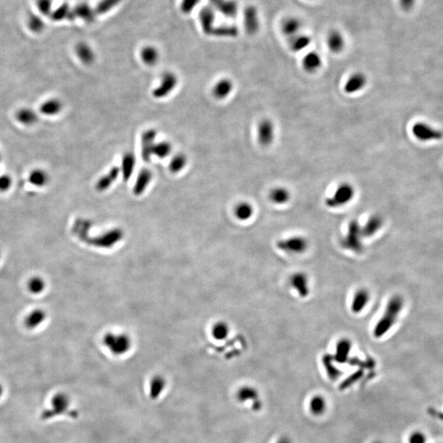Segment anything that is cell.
I'll list each match as a JSON object with an SVG mask.
<instances>
[{
  "label": "cell",
  "instance_id": "cell-1",
  "mask_svg": "<svg viewBox=\"0 0 443 443\" xmlns=\"http://www.w3.org/2000/svg\"><path fill=\"white\" fill-rule=\"evenodd\" d=\"M404 306L405 300L402 296L394 295L389 299L384 314L374 329L373 334L375 338H383L395 326Z\"/></svg>",
  "mask_w": 443,
  "mask_h": 443
},
{
  "label": "cell",
  "instance_id": "cell-2",
  "mask_svg": "<svg viewBox=\"0 0 443 443\" xmlns=\"http://www.w3.org/2000/svg\"><path fill=\"white\" fill-rule=\"evenodd\" d=\"M356 195V190L352 184L348 182L341 183L337 187L333 195L326 198L325 205L330 209H338L349 204Z\"/></svg>",
  "mask_w": 443,
  "mask_h": 443
},
{
  "label": "cell",
  "instance_id": "cell-3",
  "mask_svg": "<svg viewBox=\"0 0 443 443\" xmlns=\"http://www.w3.org/2000/svg\"><path fill=\"white\" fill-rule=\"evenodd\" d=\"M103 343L114 356H123L131 348V338L124 333H106L103 336Z\"/></svg>",
  "mask_w": 443,
  "mask_h": 443
},
{
  "label": "cell",
  "instance_id": "cell-4",
  "mask_svg": "<svg viewBox=\"0 0 443 443\" xmlns=\"http://www.w3.org/2000/svg\"><path fill=\"white\" fill-rule=\"evenodd\" d=\"M51 403H52V408L45 410L42 413L41 419L43 421H47V420L54 418L56 416H61V415H67L72 418L76 417V412L68 410L69 406H70V399H69L68 396L66 395L64 393L56 394L52 399Z\"/></svg>",
  "mask_w": 443,
  "mask_h": 443
},
{
  "label": "cell",
  "instance_id": "cell-5",
  "mask_svg": "<svg viewBox=\"0 0 443 443\" xmlns=\"http://www.w3.org/2000/svg\"><path fill=\"white\" fill-rule=\"evenodd\" d=\"M362 228L358 221L352 219L350 222L347 235L342 240V246L353 252L361 253L363 250Z\"/></svg>",
  "mask_w": 443,
  "mask_h": 443
},
{
  "label": "cell",
  "instance_id": "cell-6",
  "mask_svg": "<svg viewBox=\"0 0 443 443\" xmlns=\"http://www.w3.org/2000/svg\"><path fill=\"white\" fill-rule=\"evenodd\" d=\"M277 247L281 251L288 255H302L309 248V241L306 237L301 236H292L281 239L277 242Z\"/></svg>",
  "mask_w": 443,
  "mask_h": 443
},
{
  "label": "cell",
  "instance_id": "cell-7",
  "mask_svg": "<svg viewBox=\"0 0 443 443\" xmlns=\"http://www.w3.org/2000/svg\"><path fill=\"white\" fill-rule=\"evenodd\" d=\"M236 398L240 403L252 402V409L259 411L263 407V402L260 400V393L257 388L251 385H243L237 389Z\"/></svg>",
  "mask_w": 443,
  "mask_h": 443
},
{
  "label": "cell",
  "instance_id": "cell-8",
  "mask_svg": "<svg viewBox=\"0 0 443 443\" xmlns=\"http://www.w3.org/2000/svg\"><path fill=\"white\" fill-rule=\"evenodd\" d=\"M122 237H123V232L122 230L115 228V229L111 230L109 232L101 235L100 237H95V238H90V237H86L81 240L87 242L88 244L96 246L97 247L110 248V247H113L115 244L118 242L122 238Z\"/></svg>",
  "mask_w": 443,
  "mask_h": 443
},
{
  "label": "cell",
  "instance_id": "cell-9",
  "mask_svg": "<svg viewBox=\"0 0 443 443\" xmlns=\"http://www.w3.org/2000/svg\"><path fill=\"white\" fill-rule=\"evenodd\" d=\"M412 132L415 137L424 142L441 140L443 136L441 131L424 122H418L414 125Z\"/></svg>",
  "mask_w": 443,
  "mask_h": 443
},
{
  "label": "cell",
  "instance_id": "cell-10",
  "mask_svg": "<svg viewBox=\"0 0 443 443\" xmlns=\"http://www.w3.org/2000/svg\"><path fill=\"white\" fill-rule=\"evenodd\" d=\"M258 141L262 146L267 147L273 144L275 138V127L273 121L269 118H264L258 125Z\"/></svg>",
  "mask_w": 443,
  "mask_h": 443
},
{
  "label": "cell",
  "instance_id": "cell-11",
  "mask_svg": "<svg viewBox=\"0 0 443 443\" xmlns=\"http://www.w3.org/2000/svg\"><path fill=\"white\" fill-rule=\"evenodd\" d=\"M177 85V77L174 73L168 71L163 74L160 84L153 90V96L156 99H163L168 96Z\"/></svg>",
  "mask_w": 443,
  "mask_h": 443
},
{
  "label": "cell",
  "instance_id": "cell-12",
  "mask_svg": "<svg viewBox=\"0 0 443 443\" xmlns=\"http://www.w3.org/2000/svg\"><path fill=\"white\" fill-rule=\"evenodd\" d=\"M290 285L301 298H306L310 293V280L304 272H296L290 278Z\"/></svg>",
  "mask_w": 443,
  "mask_h": 443
},
{
  "label": "cell",
  "instance_id": "cell-13",
  "mask_svg": "<svg viewBox=\"0 0 443 443\" xmlns=\"http://www.w3.org/2000/svg\"><path fill=\"white\" fill-rule=\"evenodd\" d=\"M244 25L246 32L250 34H256L260 29V14L254 5H249L244 10Z\"/></svg>",
  "mask_w": 443,
  "mask_h": 443
},
{
  "label": "cell",
  "instance_id": "cell-14",
  "mask_svg": "<svg viewBox=\"0 0 443 443\" xmlns=\"http://www.w3.org/2000/svg\"><path fill=\"white\" fill-rule=\"evenodd\" d=\"M367 85V76L361 71H356L352 74L345 83V93L347 94H354L361 91Z\"/></svg>",
  "mask_w": 443,
  "mask_h": 443
},
{
  "label": "cell",
  "instance_id": "cell-15",
  "mask_svg": "<svg viewBox=\"0 0 443 443\" xmlns=\"http://www.w3.org/2000/svg\"><path fill=\"white\" fill-rule=\"evenodd\" d=\"M157 132L154 129L145 131L141 136V157L145 162H149L153 156V149L155 145Z\"/></svg>",
  "mask_w": 443,
  "mask_h": 443
},
{
  "label": "cell",
  "instance_id": "cell-16",
  "mask_svg": "<svg viewBox=\"0 0 443 443\" xmlns=\"http://www.w3.org/2000/svg\"><path fill=\"white\" fill-rule=\"evenodd\" d=\"M371 299L370 291L366 288H360L356 291L352 298L351 310L353 314L359 315L367 307Z\"/></svg>",
  "mask_w": 443,
  "mask_h": 443
},
{
  "label": "cell",
  "instance_id": "cell-17",
  "mask_svg": "<svg viewBox=\"0 0 443 443\" xmlns=\"http://www.w3.org/2000/svg\"><path fill=\"white\" fill-rule=\"evenodd\" d=\"M167 387V380L160 375L152 377L149 384V398L152 401H156L164 393Z\"/></svg>",
  "mask_w": 443,
  "mask_h": 443
},
{
  "label": "cell",
  "instance_id": "cell-18",
  "mask_svg": "<svg viewBox=\"0 0 443 443\" xmlns=\"http://www.w3.org/2000/svg\"><path fill=\"white\" fill-rule=\"evenodd\" d=\"M72 12L75 20L77 18L81 19L87 23L94 22L97 16L94 8L86 2H80L76 4L75 7H72Z\"/></svg>",
  "mask_w": 443,
  "mask_h": 443
},
{
  "label": "cell",
  "instance_id": "cell-19",
  "mask_svg": "<svg viewBox=\"0 0 443 443\" xmlns=\"http://www.w3.org/2000/svg\"><path fill=\"white\" fill-rule=\"evenodd\" d=\"M199 18H200V25L202 27L203 32L208 35L212 34L214 28V21H215L214 8L212 7H203L199 14Z\"/></svg>",
  "mask_w": 443,
  "mask_h": 443
},
{
  "label": "cell",
  "instance_id": "cell-20",
  "mask_svg": "<svg viewBox=\"0 0 443 443\" xmlns=\"http://www.w3.org/2000/svg\"><path fill=\"white\" fill-rule=\"evenodd\" d=\"M384 226V218L379 214H373L368 218L362 228L364 237H372Z\"/></svg>",
  "mask_w": 443,
  "mask_h": 443
},
{
  "label": "cell",
  "instance_id": "cell-21",
  "mask_svg": "<svg viewBox=\"0 0 443 443\" xmlns=\"http://www.w3.org/2000/svg\"><path fill=\"white\" fill-rule=\"evenodd\" d=\"M328 401L324 396L321 394H315L310 398L309 402V410L310 413L315 417L324 416L328 411Z\"/></svg>",
  "mask_w": 443,
  "mask_h": 443
},
{
  "label": "cell",
  "instance_id": "cell-22",
  "mask_svg": "<svg viewBox=\"0 0 443 443\" xmlns=\"http://www.w3.org/2000/svg\"><path fill=\"white\" fill-rule=\"evenodd\" d=\"M120 173H121V171H120L119 167L114 166L113 168H111L110 170L98 180V182L95 185L97 191L102 192V191H107L108 188H110V186L117 179Z\"/></svg>",
  "mask_w": 443,
  "mask_h": 443
},
{
  "label": "cell",
  "instance_id": "cell-23",
  "mask_svg": "<svg viewBox=\"0 0 443 443\" xmlns=\"http://www.w3.org/2000/svg\"><path fill=\"white\" fill-rule=\"evenodd\" d=\"M352 347V342L348 338H342L338 341L336 347L335 355L333 356L334 361L337 363H346L349 357Z\"/></svg>",
  "mask_w": 443,
  "mask_h": 443
},
{
  "label": "cell",
  "instance_id": "cell-24",
  "mask_svg": "<svg viewBox=\"0 0 443 443\" xmlns=\"http://www.w3.org/2000/svg\"><path fill=\"white\" fill-rule=\"evenodd\" d=\"M76 56L78 57L80 62L83 64L91 65L95 60V53H94L93 48L90 47V44H88L85 42H79L76 44Z\"/></svg>",
  "mask_w": 443,
  "mask_h": 443
},
{
  "label": "cell",
  "instance_id": "cell-25",
  "mask_svg": "<svg viewBox=\"0 0 443 443\" xmlns=\"http://www.w3.org/2000/svg\"><path fill=\"white\" fill-rule=\"evenodd\" d=\"M302 66L305 71L309 73H314L321 67V56L315 51H310L303 57Z\"/></svg>",
  "mask_w": 443,
  "mask_h": 443
},
{
  "label": "cell",
  "instance_id": "cell-26",
  "mask_svg": "<svg viewBox=\"0 0 443 443\" xmlns=\"http://www.w3.org/2000/svg\"><path fill=\"white\" fill-rule=\"evenodd\" d=\"M327 44L331 52L334 53H341L346 45L343 34L338 30H332L327 38Z\"/></svg>",
  "mask_w": 443,
  "mask_h": 443
},
{
  "label": "cell",
  "instance_id": "cell-27",
  "mask_svg": "<svg viewBox=\"0 0 443 443\" xmlns=\"http://www.w3.org/2000/svg\"><path fill=\"white\" fill-rule=\"evenodd\" d=\"M135 167H136V157L133 153L127 152L122 157V164L120 168L122 178L125 182H127L131 178L135 170Z\"/></svg>",
  "mask_w": 443,
  "mask_h": 443
},
{
  "label": "cell",
  "instance_id": "cell-28",
  "mask_svg": "<svg viewBox=\"0 0 443 443\" xmlns=\"http://www.w3.org/2000/svg\"><path fill=\"white\" fill-rule=\"evenodd\" d=\"M45 319V311L41 309H35L26 315L24 319V325L29 330H32L40 326Z\"/></svg>",
  "mask_w": 443,
  "mask_h": 443
},
{
  "label": "cell",
  "instance_id": "cell-29",
  "mask_svg": "<svg viewBox=\"0 0 443 443\" xmlns=\"http://www.w3.org/2000/svg\"><path fill=\"white\" fill-rule=\"evenodd\" d=\"M269 200L277 205H286L291 200V192L284 186H276L269 193Z\"/></svg>",
  "mask_w": 443,
  "mask_h": 443
},
{
  "label": "cell",
  "instance_id": "cell-30",
  "mask_svg": "<svg viewBox=\"0 0 443 443\" xmlns=\"http://www.w3.org/2000/svg\"><path fill=\"white\" fill-rule=\"evenodd\" d=\"M153 174L148 169H143L138 174L136 182L134 184L133 193L136 195H141L147 189L149 183L151 182Z\"/></svg>",
  "mask_w": 443,
  "mask_h": 443
},
{
  "label": "cell",
  "instance_id": "cell-31",
  "mask_svg": "<svg viewBox=\"0 0 443 443\" xmlns=\"http://www.w3.org/2000/svg\"><path fill=\"white\" fill-rule=\"evenodd\" d=\"M233 90V83L230 79L223 78L218 80L213 88V94L218 99H224L229 96Z\"/></svg>",
  "mask_w": 443,
  "mask_h": 443
},
{
  "label": "cell",
  "instance_id": "cell-32",
  "mask_svg": "<svg viewBox=\"0 0 443 443\" xmlns=\"http://www.w3.org/2000/svg\"><path fill=\"white\" fill-rule=\"evenodd\" d=\"M49 17L53 21H62L64 20L75 21L73 12H72V7H71V6L67 2H63L56 9L53 10Z\"/></svg>",
  "mask_w": 443,
  "mask_h": 443
},
{
  "label": "cell",
  "instance_id": "cell-33",
  "mask_svg": "<svg viewBox=\"0 0 443 443\" xmlns=\"http://www.w3.org/2000/svg\"><path fill=\"white\" fill-rule=\"evenodd\" d=\"M302 24L300 19L295 16H291L285 19L282 24V31L286 36L290 37L292 39V37L296 36L299 34L300 30H301Z\"/></svg>",
  "mask_w": 443,
  "mask_h": 443
},
{
  "label": "cell",
  "instance_id": "cell-34",
  "mask_svg": "<svg viewBox=\"0 0 443 443\" xmlns=\"http://www.w3.org/2000/svg\"><path fill=\"white\" fill-rule=\"evenodd\" d=\"M234 215L238 220H249L254 215V207L246 201L238 203L234 208Z\"/></svg>",
  "mask_w": 443,
  "mask_h": 443
},
{
  "label": "cell",
  "instance_id": "cell-35",
  "mask_svg": "<svg viewBox=\"0 0 443 443\" xmlns=\"http://www.w3.org/2000/svg\"><path fill=\"white\" fill-rule=\"evenodd\" d=\"M312 39L307 34H297L292 37L290 42V48L295 53L305 50L311 44Z\"/></svg>",
  "mask_w": 443,
  "mask_h": 443
},
{
  "label": "cell",
  "instance_id": "cell-36",
  "mask_svg": "<svg viewBox=\"0 0 443 443\" xmlns=\"http://www.w3.org/2000/svg\"><path fill=\"white\" fill-rule=\"evenodd\" d=\"M140 57L145 64L148 66H154L159 61V51L154 46H145L142 48V50L140 51Z\"/></svg>",
  "mask_w": 443,
  "mask_h": 443
},
{
  "label": "cell",
  "instance_id": "cell-37",
  "mask_svg": "<svg viewBox=\"0 0 443 443\" xmlns=\"http://www.w3.org/2000/svg\"><path fill=\"white\" fill-rule=\"evenodd\" d=\"M28 28L34 34H40L45 29V22L41 16L31 13L28 16L26 21Z\"/></svg>",
  "mask_w": 443,
  "mask_h": 443
},
{
  "label": "cell",
  "instance_id": "cell-38",
  "mask_svg": "<svg viewBox=\"0 0 443 443\" xmlns=\"http://www.w3.org/2000/svg\"><path fill=\"white\" fill-rule=\"evenodd\" d=\"M62 109V103L57 99H48L40 106V113L47 116L58 114Z\"/></svg>",
  "mask_w": 443,
  "mask_h": 443
},
{
  "label": "cell",
  "instance_id": "cell-39",
  "mask_svg": "<svg viewBox=\"0 0 443 443\" xmlns=\"http://www.w3.org/2000/svg\"><path fill=\"white\" fill-rule=\"evenodd\" d=\"M16 117L19 122L25 126L34 124L38 120L36 113L30 108H21L17 111Z\"/></svg>",
  "mask_w": 443,
  "mask_h": 443
},
{
  "label": "cell",
  "instance_id": "cell-40",
  "mask_svg": "<svg viewBox=\"0 0 443 443\" xmlns=\"http://www.w3.org/2000/svg\"><path fill=\"white\" fill-rule=\"evenodd\" d=\"M238 10V3L235 0H224L218 8V11L228 18H233L237 16Z\"/></svg>",
  "mask_w": 443,
  "mask_h": 443
},
{
  "label": "cell",
  "instance_id": "cell-41",
  "mask_svg": "<svg viewBox=\"0 0 443 443\" xmlns=\"http://www.w3.org/2000/svg\"><path fill=\"white\" fill-rule=\"evenodd\" d=\"M239 34V29L237 26L232 25H219L215 27L214 26L213 32L211 35H214L216 37H224V38H230V37H237Z\"/></svg>",
  "mask_w": 443,
  "mask_h": 443
},
{
  "label": "cell",
  "instance_id": "cell-42",
  "mask_svg": "<svg viewBox=\"0 0 443 443\" xmlns=\"http://www.w3.org/2000/svg\"><path fill=\"white\" fill-rule=\"evenodd\" d=\"M48 175L42 169H35L30 172L29 176V182L37 187H43L48 184Z\"/></svg>",
  "mask_w": 443,
  "mask_h": 443
},
{
  "label": "cell",
  "instance_id": "cell-43",
  "mask_svg": "<svg viewBox=\"0 0 443 443\" xmlns=\"http://www.w3.org/2000/svg\"><path fill=\"white\" fill-rule=\"evenodd\" d=\"M122 0H100L94 7L97 16L107 14L119 5Z\"/></svg>",
  "mask_w": 443,
  "mask_h": 443
},
{
  "label": "cell",
  "instance_id": "cell-44",
  "mask_svg": "<svg viewBox=\"0 0 443 443\" xmlns=\"http://www.w3.org/2000/svg\"><path fill=\"white\" fill-rule=\"evenodd\" d=\"M229 333V326L225 322H218L212 328V335L216 340H224L228 337Z\"/></svg>",
  "mask_w": 443,
  "mask_h": 443
},
{
  "label": "cell",
  "instance_id": "cell-45",
  "mask_svg": "<svg viewBox=\"0 0 443 443\" xmlns=\"http://www.w3.org/2000/svg\"><path fill=\"white\" fill-rule=\"evenodd\" d=\"M45 282L41 277L34 276L28 281L27 288L31 294L39 295L45 289Z\"/></svg>",
  "mask_w": 443,
  "mask_h": 443
},
{
  "label": "cell",
  "instance_id": "cell-46",
  "mask_svg": "<svg viewBox=\"0 0 443 443\" xmlns=\"http://www.w3.org/2000/svg\"><path fill=\"white\" fill-rule=\"evenodd\" d=\"M172 145L168 141H161L155 143L153 149V155L158 157L159 159H165L172 152Z\"/></svg>",
  "mask_w": 443,
  "mask_h": 443
},
{
  "label": "cell",
  "instance_id": "cell-47",
  "mask_svg": "<svg viewBox=\"0 0 443 443\" xmlns=\"http://www.w3.org/2000/svg\"><path fill=\"white\" fill-rule=\"evenodd\" d=\"M186 163H187V159L185 154H176L169 163V170L172 173H178L186 167Z\"/></svg>",
  "mask_w": 443,
  "mask_h": 443
},
{
  "label": "cell",
  "instance_id": "cell-48",
  "mask_svg": "<svg viewBox=\"0 0 443 443\" xmlns=\"http://www.w3.org/2000/svg\"><path fill=\"white\" fill-rule=\"evenodd\" d=\"M333 362H334L333 356H330V355H327V356H324V367L326 369L327 373H328L329 376L330 377L331 379L335 380V379H338V377L340 376L341 372L340 370H338V367L335 365H333Z\"/></svg>",
  "mask_w": 443,
  "mask_h": 443
},
{
  "label": "cell",
  "instance_id": "cell-49",
  "mask_svg": "<svg viewBox=\"0 0 443 443\" xmlns=\"http://www.w3.org/2000/svg\"><path fill=\"white\" fill-rule=\"evenodd\" d=\"M35 4L42 16H50L53 10V0H35Z\"/></svg>",
  "mask_w": 443,
  "mask_h": 443
},
{
  "label": "cell",
  "instance_id": "cell-50",
  "mask_svg": "<svg viewBox=\"0 0 443 443\" xmlns=\"http://www.w3.org/2000/svg\"><path fill=\"white\" fill-rule=\"evenodd\" d=\"M200 2V0H182L181 11L184 14H190L197 7Z\"/></svg>",
  "mask_w": 443,
  "mask_h": 443
},
{
  "label": "cell",
  "instance_id": "cell-51",
  "mask_svg": "<svg viewBox=\"0 0 443 443\" xmlns=\"http://www.w3.org/2000/svg\"><path fill=\"white\" fill-rule=\"evenodd\" d=\"M428 438L422 431H414L408 438V443H427Z\"/></svg>",
  "mask_w": 443,
  "mask_h": 443
},
{
  "label": "cell",
  "instance_id": "cell-52",
  "mask_svg": "<svg viewBox=\"0 0 443 443\" xmlns=\"http://www.w3.org/2000/svg\"><path fill=\"white\" fill-rule=\"evenodd\" d=\"M11 185V180L9 176H2L0 177V191L4 192L10 188Z\"/></svg>",
  "mask_w": 443,
  "mask_h": 443
},
{
  "label": "cell",
  "instance_id": "cell-53",
  "mask_svg": "<svg viewBox=\"0 0 443 443\" xmlns=\"http://www.w3.org/2000/svg\"><path fill=\"white\" fill-rule=\"evenodd\" d=\"M416 0H399L400 6L404 11H410L416 4Z\"/></svg>",
  "mask_w": 443,
  "mask_h": 443
},
{
  "label": "cell",
  "instance_id": "cell-54",
  "mask_svg": "<svg viewBox=\"0 0 443 443\" xmlns=\"http://www.w3.org/2000/svg\"><path fill=\"white\" fill-rule=\"evenodd\" d=\"M275 443H293V442L290 437L282 436L277 440Z\"/></svg>",
  "mask_w": 443,
  "mask_h": 443
},
{
  "label": "cell",
  "instance_id": "cell-55",
  "mask_svg": "<svg viewBox=\"0 0 443 443\" xmlns=\"http://www.w3.org/2000/svg\"><path fill=\"white\" fill-rule=\"evenodd\" d=\"M223 1L224 0H209V2L211 3V6L213 8H216L218 9V7L220 6L222 3H223Z\"/></svg>",
  "mask_w": 443,
  "mask_h": 443
},
{
  "label": "cell",
  "instance_id": "cell-56",
  "mask_svg": "<svg viewBox=\"0 0 443 443\" xmlns=\"http://www.w3.org/2000/svg\"><path fill=\"white\" fill-rule=\"evenodd\" d=\"M371 443H384V442L381 441V440H375V441L372 442Z\"/></svg>",
  "mask_w": 443,
  "mask_h": 443
},
{
  "label": "cell",
  "instance_id": "cell-57",
  "mask_svg": "<svg viewBox=\"0 0 443 443\" xmlns=\"http://www.w3.org/2000/svg\"><path fill=\"white\" fill-rule=\"evenodd\" d=\"M2 386H1V385H0V397H1V395H2Z\"/></svg>",
  "mask_w": 443,
  "mask_h": 443
},
{
  "label": "cell",
  "instance_id": "cell-58",
  "mask_svg": "<svg viewBox=\"0 0 443 443\" xmlns=\"http://www.w3.org/2000/svg\"><path fill=\"white\" fill-rule=\"evenodd\" d=\"M0 161H1V155H0Z\"/></svg>",
  "mask_w": 443,
  "mask_h": 443
},
{
  "label": "cell",
  "instance_id": "cell-59",
  "mask_svg": "<svg viewBox=\"0 0 443 443\" xmlns=\"http://www.w3.org/2000/svg\"><path fill=\"white\" fill-rule=\"evenodd\" d=\"M0 257H1V255H0Z\"/></svg>",
  "mask_w": 443,
  "mask_h": 443
},
{
  "label": "cell",
  "instance_id": "cell-60",
  "mask_svg": "<svg viewBox=\"0 0 443 443\" xmlns=\"http://www.w3.org/2000/svg\"></svg>",
  "mask_w": 443,
  "mask_h": 443
}]
</instances>
